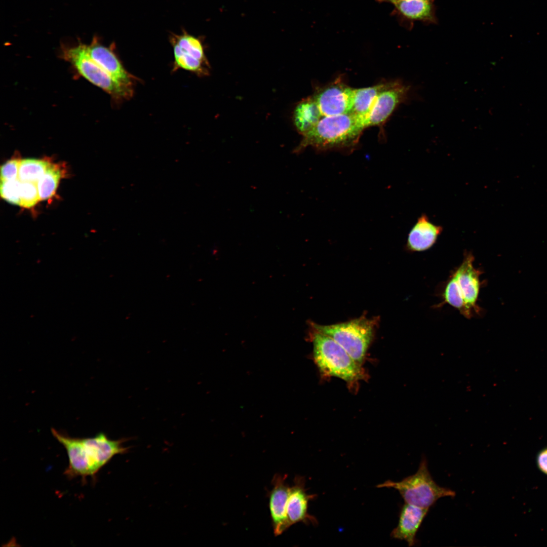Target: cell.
I'll return each mask as SVG.
<instances>
[{"mask_svg": "<svg viewBox=\"0 0 547 547\" xmlns=\"http://www.w3.org/2000/svg\"><path fill=\"white\" fill-rule=\"evenodd\" d=\"M54 437L64 447L68 458V465L64 474L69 479L81 477H94L100 470L116 455L126 453L125 440H112L100 433L91 438H80L51 429Z\"/></svg>", "mask_w": 547, "mask_h": 547, "instance_id": "1", "label": "cell"}, {"mask_svg": "<svg viewBox=\"0 0 547 547\" xmlns=\"http://www.w3.org/2000/svg\"><path fill=\"white\" fill-rule=\"evenodd\" d=\"M366 128L364 119L352 113L324 116L303 138L297 150H348L356 146Z\"/></svg>", "mask_w": 547, "mask_h": 547, "instance_id": "2", "label": "cell"}, {"mask_svg": "<svg viewBox=\"0 0 547 547\" xmlns=\"http://www.w3.org/2000/svg\"><path fill=\"white\" fill-rule=\"evenodd\" d=\"M312 330L313 358L321 373L340 378L349 384L366 378L361 365L341 345L330 336Z\"/></svg>", "mask_w": 547, "mask_h": 547, "instance_id": "3", "label": "cell"}, {"mask_svg": "<svg viewBox=\"0 0 547 547\" xmlns=\"http://www.w3.org/2000/svg\"><path fill=\"white\" fill-rule=\"evenodd\" d=\"M474 260L471 253L466 254L461 264L447 282L443 295V303L449 304L467 319L473 316L474 311L477 312L479 310L477 301L481 272L474 266Z\"/></svg>", "mask_w": 547, "mask_h": 547, "instance_id": "4", "label": "cell"}, {"mask_svg": "<svg viewBox=\"0 0 547 547\" xmlns=\"http://www.w3.org/2000/svg\"><path fill=\"white\" fill-rule=\"evenodd\" d=\"M377 487L395 489L399 491L405 503L424 508L429 509L441 498L455 496L454 491L440 486L433 480L425 457H422L414 474L398 482L386 481Z\"/></svg>", "mask_w": 547, "mask_h": 547, "instance_id": "5", "label": "cell"}, {"mask_svg": "<svg viewBox=\"0 0 547 547\" xmlns=\"http://www.w3.org/2000/svg\"><path fill=\"white\" fill-rule=\"evenodd\" d=\"M377 320L365 316L344 323L320 325L311 323L312 329L328 335L362 365L372 340Z\"/></svg>", "mask_w": 547, "mask_h": 547, "instance_id": "6", "label": "cell"}, {"mask_svg": "<svg viewBox=\"0 0 547 547\" xmlns=\"http://www.w3.org/2000/svg\"><path fill=\"white\" fill-rule=\"evenodd\" d=\"M63 56L83 77L108 93L113 99L120 101L132 96L133 88L115 81L97 64L88 54L86 45L81 44L65 49Z\"/></svg>", "mask_w": 547, "mask_h": 547, "instance_id": "7", "label": "cell"}, {"mask_svg": "<svg viewBox=\"0 0 547 547\" xmlns=\"http://www.w3.org/2000/svg\"><path fill=\"white\" fill-rule=\"evenodd\" d=\"M170 41L174 56V70L183 69L199 75H207L209 65L198 38L184 33L174 35Z\"/></svg>", "mask_w": 547, "mask_h": 547, "instance_id": "8", "label": "cell"}, {"mask_svg": "<svg viewBox=\"0 0 547 547\" xmlns=\"http://www.w3.org/2000/svg\"><path fill=\"white\" fill-rule=\"evenodd\" d=\"M354 96V89L340 78L317 89L312 95L323 116L350 113Z\"/></svg>", "mask_w": 547, "mask_h": 547, "instance_id": "9", "label": "cell"}, {"mask_svg": "<svg viewBox=\"0 0 547 547\" xmlns=\"http://www.w3.org/2000/svg\"><path fill=\"white\" fill-rule=\"evenodd\" d=\"M409 90L410 87L401 81L388 82L386 87L377 96L371 109L365 118L366 128L382 125L396 107L406 100Z\"/></svg>", "mask_w": 547, "mask_h": 547, "instance_id": "10", "label": "cell"}, {"mask_svg": "<svg viewBox=\"0 0 547 547\" xmlns=\"http://www.w3.org/2000/svg\"><path fill=\"white\" fill-rule=\"evenodd\" d=\"M286 475H275L271 481L272 488L269 493V509L276 536L281 535L291 526L287 515L290 487L286 482Z\"/></svg>", "mask_w": 547, "mask_h": 547, "instance_id": "11", "label": "cell"}, {"mask_svg": "<svg viewBox=\"0 0 547 547\" xmlns=\"http://www.w3.org/2000/svg\"><path fill=\"white\" fill-rule=\"evenodd\" d=\"M86 47L90 57L110 76L118 82L133 88L135 77L125 68L111 49L95 40Z\"/></svg>", "mask_w": 547, "mask_h": 547, "instance_id": "12", "label": "cell"}, {"mask_svg": "<svg viewBox=\"0 0 547 547\" xmlns=\"http://www.w3.org/2000/svg\"><path fill=\"white\" fill-rule=\"evenodd\" d=\"M429 508L405 503L401 509L398 524L392 531L391 536L405 541L409 546H414L416 542V534Z\"/></svg>", "mask_w": 547, "mask_h": 547, "instance_id": "13", "label": "cell"}, {"mask_svg": "<svg viewBox=\"0 0 547 547\" xmlns=\"http://www.w3.org/2000/svg\"><path fill=\"white\" fill-rule=\"evenodd\" d=\"M314 495L308 494L304 488V479L296 477L290 487L287 505V515L290 526L298 522L316 523V519L308 513L309 501Z\"/></svg>", "mask_w": 547, "mask_h": 547, "instance_id": "14", "label": "cell"}, {"mask_svg": "<svg viewBox=\"0 0 547 547\" xmlns=\"http://www.w3.org/2000/svg\"><path fill=\"white\" fill-rule=\"evenodd\" d=\"M435 0H403L393 5L395 11L408 25L419 21L426 24H437Z\"/></svg>", "mask_w": 547, "mask_h": 547, "instance_id": "15", "label": "cell"}, {"mask_svg": "<svg viewBox=\"0 0 547 547\" xmlns=\"http://www.w3.org/2000/svg\"><path fill=\"white\" fill-rule=\"evenodd\" d=\"M442 230V226L433 223L422 214L410 230L406 247L412 252L426 251L433 246Z\"/></svg>", "mask_w": 547, "mask_h": 547, "instance_id": "16", "label": "cell"}, {"mask_svg": "<svg viewBox=\"0 0 547 547\" xmlns=\"http://www.w3.org/2000/svg\"><path fill=\"white\" fill-rule=\"evenodd\" d=\"M293 117L297 131L303 136L310 131L323 115L311 96L300 101L294 110Z\"/></svg>", "mask_w": 547, "mask_h": 547, "instance_id": "17", "label": "cell"}, {"mask_svg": "<svg viewBox=\"0 0 547 547\" xmlns=\"http://www.w3.org/2000/svg\"><path fill=\"white\" fill-rule=\"evenodd\" d=\"M388 82L370 87L354 89L353 108L350 113L364 119L371 109L378 94L387 86Z\"/></svg>", "mask_w": 547, "mask_h": 547, "instance_id": "18", "label": "cell"}, {"mask_svg": "<svg viewBox=\"0 0 547 547\" xmlns=\"http://www.w3.org/2000/svg\"><path fill=\"white\" fill-rule=\"evenodd\" d=\"M62 175L60 167L51 163L36 183L40 200L48 199L54 194Z\"/></svg>", "mask_w": 547, "mask_h": 547, "instance_id": "19", "label": "cell"}, {"mask_svg": "<svg viewBox=\"0 0 547 547\" xmlns=\"http://www.w3.org/2000/svg\"><path fill=\"white\" fill-rule=\"evenodd\" d=\"M51 163L44 160L25 159L20 161L18 179L21 181L38 182Z\"/></svg>", "mask_w": 547, "mask_h": 547, "instance_id": "20", "label": "cell"}, {"mask_svg": "<svg viewBox=\"0 0 547 547\" xmlns=\"http://www.w3.org/2000/svg\"><path fill=\"white\" fill-rule=\"evenodd\" d=\"M20 198L21 207H33L40 200L37 184L20 181Z\"/></svg>", "mask_w": 547, "mask_h": 547, "instance_id": "21", "label": "cell"}, {"mask_svg": "<svg viewBox=\"0 0 547 547\" xmlns=\"http://www.w3.org/2000/svg\"><path fill=\"white\" fill-rule=\"evenodd\" d=\"M20 181L1 180L0 192L2 198L12 204L20 206Z\"/></svg>", "mask_w": 547, "mask_h": 547, "instance_id": "22", "label": "cell"}, {"mask_svg": "<svg viewBox=\"0 0 547 547\" xmlns=\"http://www.w3.org/2000/svg\"><path fill=\"white\" fill-rule=\"evenodd\" d=\"M19 159H11L1 168V180H14L18 179Z\"/></svg>", "mask_w": 547, "mask_h": 547, "instance_id": "23", "label": "cell"}, {"mask_svg": "<svg viewBox=\"0 0 547 547\" xmlns=\"http://www.w3.org/2000/svg\"><path fill=\"white\" fill-rule=\"evenodd\" d=\"M537 464L539 470L547 475V447L538 454Z\"/></svg>", "mask_w": 547, "mask_h": 547, "instance_id": "24", "label": "cell"}, {"mask_svg": "<svg viewBox=\"0 0 547 547\" xmlns=\"http://www.w3.org/2000/svg\"><path fill=\"white\" fill-rule=\"evenodd\" d=\"M377 1H380L381 2H387V3H390L392 4H394V3H395L397 2H399V1H403V0H377Z\"/></svg>", "mask_w": 547, "mask_h": 547, "instance_id": "25", "label": "cell"}]
</instances>
